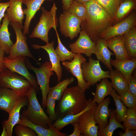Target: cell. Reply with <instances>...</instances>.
<instances>
[{
	"mask_svg": "<svg viewBox=\"0 0 136 136\" xmlns=\"http://www.w3.org/2000/svg\"><path fill=\"white\" fill-rule=\"evenodd\" d=\"M87 9L85 19L81 25L93 42H95L104 31L112 26L114 18L95 0L84 3Z\"/></svg>",
	"mask_w": 136,
	"mask_h": 136,
	"instance_id": "cell-1",
	"label": "cell"
},
{
	"mask_svg": "<svg viewBox=\"0 0 136 136\" xmlns=\"http://www.w3.org/2000/svg\"><path fill=\"white\" fill-rule=\"evenodd\" d=\"M85 92L78 85L67 88L59 100L55 110L57 118L79 113L85 109L89 100H87Z\"/></svg>",
	"mask_w": 136,
	"mask_h": 136,
	"instance_id": "cell-2",
	"label": "cell"
},
{
	"mask_svg": "<svg viewBox=\"0 0 136 136\" xmlns=\"http://www.w3.org/2000/svg\"><path fill=\"white\" fill-rule=\"evenodd\" d=\"M37 91L32 86L28 89L26 96L28 99L27 109L23 114L32 123L48 128L52 123L41 107L37 97Z\"/></svg>",
	"mask_w": 136,
	"mask_h": 136,
	"instance_id": "cell-3",
	"label": "cell"
},
{
	"mask_svg": "<svg viewBox=\"0 0 136 136\" xmlns=\"http://www.w3.org/2000/svg\"><path fill=\"white\" fill-rule=\"evenodd\" d=\"M41 9L42 13L39 21L29 37L40 39L47 44L49 43V31L51 28L57 26V8L55 4L54 3L50 11L47 10L43 7H41Z\"/></svg>",
	"mask_w": 136,
	"mask_h": 136,
	"instance_id": "cell-4",
	"label": "cell"
},
{
	"mask_svg": "<svg viewBox=\"0 0 136 136\" xmlns=\"http://www.w3.org/2000/svg\"><path fill=\"white\" fill-rule=\"evenodd\" d=\"M32 86L26 79L7 69L0 73V87L11 89L21 96H26Z\"/></svg>",
	"mask_w": 136,
	"mask_h": 136,
	"instance_id": "cell-5",
	"label": "cell"
},
{
	"mask_svg": "<svg viewBox=\"0 0 136 136\" xmlns=\"http://www.w3.org/2000/svg\"><path fill=\"white\" fill-rule=\"evenodd\" d=\"M25 64L27 68L33 71L36 74L38 83L41 90L42 95V107H46L47 97L50 87L49 82L51 76L54 74L51 70V64L50 62H46L37 68L32 65L28 60L26 59Z\"/></svg>",
	"mask_w": 136,
	"mask_h": 136,
	"instance_id": "cell-6",
	"label": "cell"
},
{
	"mask_svg": "<svg viewBox=\"0 0 136 136\" xmlns=\"http://www.w3.org/2000/svg\"><path fill=\"white\" fill-rule=\"evenodd\" d=\"M10 23L14 30L16 41L11 47L8 58L12 59L18 56H25L37 61L29 50L27 42V38L22 31V25L19 23L10 22Z\"/></svg>",
	"mask_w": 136,
	"mask_h": 136,
	"instance_id": "cell-7",
	"label": "cell"
},
{
	"mask_svg": "<svg viewBox=\"0 0 136 136\" xmlns=\"http://www.w3.org/2000/svg\"><path fill=\"white\" fill-rule=\"evenodd\" d=\"M82 73L84 80L90 86L105 78H110V71H104L101 69L99 61L89 57L88 62L81 65Z\"/></svg>",
	"mask_w": 136,
	"mask_h": 136,
	"instance_id": "cell-8",
	"label": "cell"
},
{
	"mask_svg": "<svg viewBox=\"0 0 136 136\" xmlns=\"http://www.w3.org/2000/svg\"><path fill=\"white\" fill-rule=\"evenodd\" d=\"M61 34L71 40L77 37L81 31V20L75 15L64 11L59 18Z\"/></svg>",
	"mask_w": 136,
	"mask_h": 136,
	"instance_id": "cell-9",
	"label": "cell"
},
{
	"mask_svg": "<svg viewBox=\"0 0 136 136\" xmlns=\"http://www.w3.org/2000/svg\"><path fill=\"white\" fill-rule=\"evenodd\" d=\"M26 57L19 56L12 59L5 57L4 63L6 68L22 76L27 80L37 91L40 89L37 82L28 71L25 61Z\"/></svg>",
	"mask_w": 136,
	"mask_h": 136,
	"instance_id": "cell-10",
	"label": "cell"
},
{
	"mask_svg": "<svg viewBox=\"0 0 136 136\" xmlns=\"http://www.w3.org/2000/svg\"><path fill=\"white\" fill-rule=\"evenodd\" d=\"M136 22L135 14L132 13L120 22L108 27L99 38L106 41L117 36L123 35L135 26Z\"/></svg>",
	"mask_w": 136,
	"mask_h": 136,
	"instance_id": "cell-11",
	"label": "cell"
},
{
	"mask_svg": "<svg viewBox=\"0 0 136 136\" xmlns=\"http://www.w3.org/2000/svg\"><path fill=\"white\" fill-rule=\"evenodd\" d=\"M71 51L75 54H84L88 57L96 53L95 42H93L86 32L82 29L79 37L74 43H70Z\"/></svg>",
	"mask_w": 136,
	"mask_h": 136,
	"instance_id": "cell-12",
	"label": "cell"
},
{
	"mask_svg": "<svg viewBox=\"0 0 136 136\" xmlns=\"http://www.w3.org/2000/svg\"><path fill=\"white\" fill-rule=\"evenodd\" d=\"M86 59L81 54H76L73 59L71 61L62 62V64L66 69L76 77L78 85L85 91L90 86L84 80L82 73L81 65L86 62Z\"/></svg>",
	"mask_w": 136,
	"mask_h": 136,
	"instance_id": "cell-13",
	"label": "cell"
},
{
	"mask_svg": "<svg viewBox=\"0 0 136 136\" xmlns=\"http://www.w3.org/2000/svg\"><path fill=\"white\" fill-rule=\"evenodd\" d=\"M96 107L86 111L78 118L77 122L80 127L82 136H97L98 125L94 118Z\"/></svg>",
	"mask_w": 136,
	"mask_h": 136,
	"instance_id": "cell-14",
	"label": "cell"
},
{
	"mask_svg": "<svg viewBox=\"0 0 136 136\" xmlns=\"http://www.w3.org/2000/svg\"><path fill=\"white\" fill-rule=\"evenodd\" d=\"M28 99L27 96H22L19 98L16 104L9 114L7 120L3 123L5 128L8 136L12 135L14 126L18 123L20 120V112L22 108L28 105Z\"/></svg>",
	"mask_w": 136,
	"mask_h": 136,
	"instance_id": "cell-15",
	"label": "cell"
},
{
	"mask_svg": "<svg viewBox=\"0 0 136 136\" xmlns=\"http://www.w3.org/2000/svg\"><path fill=\"white\" fill-rule=\"evenodd\" d=\"M54 42L52 41L44 46L37 44H32L31 46L35 49H43L48 53L51 64V70L56 73L58 82L61 80L62 71L60 64V61L54 49Z\"/></svg>",
	"mask_w": 136,
	"mask_h": 136,
	"instance_id": "cell-16",
	"label": "cell"
},
{
	"mask_svg": "<svg viewBox=\"0 0 136 136\" xmlns=\"http://www.w3.org/2000/svg\"><path fill=\"white\" fill-rule=\"evenodd\" d=\"M18 124L26 126L33 129L38 136H65L66 133L60 132L52 124L48 128L35 124L30 122L23 114L21 115Z\"/></svg>",
	"mask_w": 136,
	"mask_h": 136,
	"instance_id": "cell-17",
	"label": "cell"
},
{
	"mask_svg": "<svg viewBox=\"0 0 136 136\" xmlns=\"http://www.w3.org/2000/svg\"><path fill=\"white\" fill-rule=\"evenodd\" d=\"M46 0H23V4L26 5V8L23 9L24 15L26 16L23 27V34L25 35L29 33V27L32 19L41 5ZM51 1L52 0H47Z\"/></svg>",
	"mask_w": 136,
	"mask_h": 136,
	"instance_id": "cell-18",
	"label": "cell"
},
{
	"mask_svg": "<svg viewBox=\"0 0 136 136\" xmlns=\"http://www.w3.org/2000/svg\"><path fill=\"white\" fill-rule=\"evenodd\" d=\"M22 96L10 89H0V110L9 114Z\"/></svg>",
	"mask_w": 136,
	"mask_h": 136,
	"instance_id": "cell-19",
	"label": "cell"
},
{
	"mask_svg": "<svg viewBox=\"0 0 136 136\" xmlns=\"http://www.w3.org/2000/svg\"><path fill=\"white\" fill-rule=\"evenodd\" d=\"M105 41L108 47L114 52L115 60L130 59L125 47L123 35L117 36Z\"/></svg>",
	"mask_w": 136,
	"mask_h": 136,
	"instance_id": "cell-20",
	"label": "cell"
},
{
	"mask_svg": "<svg viewBox=\"0 0 136 136\" xmlns=\"http://www.w3.org/2000/svg\"><path fill=\"white\" fill-rule=\"evenodd\" d=\"M109 97L105 98L97 105L95 111L94 118L99 125L98 129L106 127L108 124V119L110 115V110L108 107L110 103Z\"/></svg>",
	"mask_w": 136,
	"mask_h": 136,
	"instance_id": "cell-21",
	"label": "cell"
},
{
	"mask_svg": "<svg viewBox=\"0 0 136 136\" xmlns=\"http://www.w3.org/2000/svg\"><path fill=\"white\" fill-rule=\"evenodd\" d=\"M95 55L98 60L101 61L110 71L112 70L110 61L112 55L114 53L108 49L106 41L100 38H98L96 41Z\"/></svg>",
	"mask_w": 136,
	"mask_h": 136,
	"instance_id": "cell-22",
	"label": "cell"
},
{
	"mask_svg": "<svg viewBox=\"0 0 136 136\" xmlns=\"http://www.w3.org/2000/svg\"><path fill=\"white\" fill-rule=\"evenodd\" d=\"M10 5L6 13L10 22L19 23L22 25L24 18L22 8L23 0H9Z\"/></svg>",
	"mask_w": 136,
	"mask_h": 136,
	"instance_id": "cell-23",
	"label": "cell"
},
{
	"mask_svg": "<svg viewBox=\"0 0 136 136\" xmlns=\"http://www.w3.org/2000/svg\"><path fill=\"white\" fill-rule=\"evenodd\" d=\"M110 63L127 81L136 67V59L119 60L111 59Z\"/></svg>",
	"mask_w": 136,
	"mask_h": 136,
	"instance_id": "cell-24",
	"label": "cell"
},
{
	"mask_svg": "<svg viewBox=\"0 0 136 136\" xmlns=\"http://www.w3.org/2000/svg\"><path fill=\"white\" fill-rule=\"evenodd\" d=\"M10 22L6 14L0 27V46L1 49L7 54H9L11 47L13 44L10 39L8 28Z\"/></svg>",
	"mask_w": 136,
	"mask_h": 136,
	"instance_id": "cell-25",
	"label": "cell"
},
{
	"mask_svg": "<svg viewBox=\"0 0 136 136\" xmlns=\"http://www.w3.org/2000/svg\"><path fill=\"white\" fill-rule=\"evenodd\" d=\"M89 103L88 106L82 111L76 114L68 115L58 118L53 124L54 126L60 131L67 125L77 122L78 118L82 113L88 110L97 106L96 103L92 102V99L89 98Z\"/></svg>",
	"mask_w": 136,
	"mask_h": 136,
	"instance_id": "cell-26",
	"label": "cell"
},
{
	"mask_svg": "<svg viewBox=\"0 0 136 136\" xmlns=\"http://www.w3.org/2000/svg\"><path fill=\"white\" fill-rule=\"evenodd\" d=\"M113 89L111 82L109 81L108 78L103 79L100 83L96 85L95 93H92L94 96L92 102L100 103L106 96L110 95Z\"/></svg>",
	"mask_w": 136,
	"mask_h": 136,
	"instance_id": "cell-27",
	"label": "cell"
},
{
	"mask_svg": "<svg viewBox=\"0 0 136 136\" xmlns=\"http://www.w3.org/2000/svg\"><path fill=\"white\" fill-rule=\"evenodd\" d=\"M109 75L113 88L118 94L128 90V81L119 71L112 69Z\"/></svg>",
	"mask_w": 136,
	"mask_h": 136,
	"instance_id": "cell-28",
	"label": "cell"
},
{
	"mask_svg": "<svg viewBox=\"0 0 136 136\" xmlns=\"http://www.w3.org/2000/svg\"><path fill=\"white\" fill-rule=\"evenodd\" d=\"M123 35L125 47L129 59H136V28L135 26Z\"/></svg>",
	"mask_w": 136,
	"mask_h": 136,
	"instance_id": "cell-29",
	"label": "cell"
},
{
	"mask_svg": "<svg viewBox=\"0 0 136 136\" xmlns=\"http://www.w3.org/2000/svg\"><path fill=\"white\" fill-rule=\"evenodd\" d=\"M109 116V122L105 128L98 129L97 135L98 136H112L114 131L118 128H120L125 131L124 126L117 121L115 118L116 114L114 109L110 108Z\"/></svg>",
	"mask_w": 136,
	"mask_h": 136,
	"instance_id": "cell-30",
	"label": "cell"
},
{
	"mask_svg": "<svg viewBox=\"0 0 136 136\" xmlns=\"http://www.w3.org/2000/svg\"><path fill=\"white\" fill-rule=\"evenodd\" d=\"M53 28L55 29L57 35L58 46L55 49V51L60 61L63 62L66 60L71 61L74 57L76 54L69 51L61 43L56 29V26Z\"/></svg>",
	"mask_w": 136,
	"mask_h": 136,
	"instance_id": "cell-31",
	"label": "cell"
},
{
	"mask_svg": "<svg viewBox=\"0 0 136 136\" xmlns=\"http://www.w3.org/2000/svg\"><path fill=\"white\" fill-rule=\"evenodd\" d=\"M75 79L73 77L67 78L58 82L55 86L51 87L49 92L55 100H59L68 86L72 83Z\"/></svg>",
	"mask_w": 136,
	"mask_h": 136,
	"instance_id": "cell-32",
	"label": "cell"
},
{
	"mask_svg": "<svg viewBox=\"0 0 136 136\" xmlns=\"http://www.w3.org/2000/svg\"><path fill=\"white\" fill-rule=\"evenodd\" d=\"M110 95L113 98L116 106V109H114L116 119L117 121L120 123L123 121L127 108L120 100L118 95L114 89H112Z\"/></svg>",
	"mask_w": 136,
	"mask_h": 136,
	"instance_id": "cell-33",
	"label": "cell"
},
{
	"mask_svg": "<svg viewBox=\"0 0 136 136\" xmlns=\"http://www.w3.org/2000/svg\"><path fill=\"white\" fill-rule=\"evenodd\" d=\"M67 11L77 17L82 22L86 18L87 9L84 4L73 0Z\"/></svg>",
	"mask_w": 136,
	"mask_h": 136,
	"instance_id": "cell-34",
	"label": "cell"
},
{
	"mask_svg": "<svg viewBox=\"0 0 136 136\" xmlns=\"http://www.w3.org/2000/svg\"><path fill=\"white\" fill-rule=\"evenodd\" d=\"M133 0H125L120 4L114 19L119 20L133 9L135 6Z\"/></svg>",
	"mask_w": 136,
	"mask_h": 136,
	"instance_id": "cell-35",
	"label": "cell"
},
{
	"mask_svg": "<svg viewBox=\"0 0 136 136\" xmlns=\"http://www.w3.org/2000/svg\"><path fill=\"white\" fill-rule=\"evenodd\" d=\"M113 18L121 0H95Z\"/></svg>",
	"mask_w": 136,
	"mask_h": 136,
	"instance_id": "cell-36",
	"label": "cell"
},
{
	"mask_svg": "<svg viewBox=\"0 0 136 136\" xmlns=\"http://www.w3.org/2000/svg\"><path fill=\"white\" fill-rule=\"evenodd\" d=\"M123 122L125 128L136 130V109L127 108Z\"/></svg>",
	"mask_w": 136,
	"mask_h": 136,
	"instance_id": "cell-37",
	"label": "cell"
},
{
	"mask_svg": "<svg viewBox=\"0 0 136 136\" xmlns=\"http://www.w3.org/2000/svg\"><path fill=\"white\" fill-rule=\"evenodd\" d=\"M120 100L126 107L130 109H136V96L128 91L118 94Z\"/></svg>",
	"mask_w": 136,
	"mask_h": 136,
	"instance_id": "cell-38",
	"label": "cell"
},
{
	"mask_svg": "<svg viewBox=\"0 0 136 136\" xmlns=\"http://www.w3.org/2000/svg\"><path fill=\"white\" fill-rule=\"evenodd\" d=\"M56 101L50 94L48 93L46 102V112L48 115V117L52 122L57 118L55 110Z\"/></svg>",
	"mask_w": 136,
	"mask_h": 136,
	"instance_id": "cell-39",
	"label": "cell"
},
{
	"mask_svg": "<svg viewBox=\"0 0 136 136\" xmlns=\"http://www.w3.org/2000/svg\"><path fill=\"white\" fill-rule=\"evenodd\" d=\"M16 127L15 132L17 136H37L38 135L33 129L28 126L19 125Z\"/></svg>",
	"mask_w": 136,
	"mask_h": 136,
	"instance_id": "cell-40",
	"label": "cell"
},
{
	"mask_svg": "<svg viewBox=\"0 0 136 136\" xmlns=\"http://www.w3.org/2000/svg\"><path fill=\"white\" fill-rule=\"evenodd\" d=\"M128 91L136 96V75L132 74L130 78L128 80Z\"/></svg>",
	"mask_w": 136,
	"mask_h": 136,
	"instance_id": "cell-41",
	"label": "cell"
},
{
	"mask_svg": "<svg viewBox=\"0 0 136 136\" xmlns=\"http://www.w3.org/2000/svg\"><path fill=\"white\" fill-rule=\"evenodd\" d=\"M10 5L9 2L5 3L0 2V27L1 26V21L3 18L5 16V13Z\"/></svg>",
	"mask_w": 136,
	"mask_h": 136,
	"instance_id": "cell-42",
	"label": "cell"
},
{
	"mask_svg": "<svg viewBox=\"0 0 136 136\" xmlns=\"http://www.w3.org/2000/svg\"><path fill=\"white\" fill-rule=\"evenodd\" d=\"M74 128V130L72 133L69 136H82L81 131L79 124L78 122H74L71 124Z\"/></svg>",
	"mask_w": 136,
	"mask_h": 136,
	"instance_id": "cell-43",
	"label": "cell"
},
{
	"mask_svg": "<svg viewBox=\"0 0 136 136\" xmlns=\"http://www.w3.org/2000/svg\"><path fill=\"white\" fill-rule=\"evenodd\" d=\"M125 131L123 132L120 131L118 133L119 135L120 136H135L136 131L135 130L128 129L125 128Z\"/></svg>",
	"mask_w": 136,
	"mask_h": 136,
	"instance_id": "cell-44",
	"label": "cell"
},
{
	"mask_svg": "<svg viewBox=\"0 0 136 136\" xmlns=\"http://www.w3.org/2000/svg\"><path fill=\"white\" fill-rule=\"evenodd\" d=\"M5 53L1 49L0 46V73L7 69L3 63V60Z\"/></svg>",
	"mask_w": 136,
	"mask_h": 136,
	"instance_id": "cell-45",
	"label": "cell"
},
{
	"mask_svg": "<svg viewBox=\"0 0 136 136\" xmlns=\"http://www.w3.org/2000/svg\"><path fill=\"white\" fill-rule=\"evenodd\" d=\"M73 0H62V7L64 11H67Z\"/></svg>",
	"mask_w": 136,
	"mask_h": 136,
	"instance_id": "cell-46",
	"label": "cell"
},
{
	"mask_svg": "<svg viewBox=\"0 0 136 136\" xmlns=\"http://www.w3.org/2000/svg\"><path fill=\"white\" fill-rule=\"evenodd\" d=\"M3 128L2 132L1 134V136H8L6 129L4 126L3 125Z\"/></svg>",
	"mask_w": 136,
	"mask_h": 136,
	"instance_id": "cell-47",
	"label": "cell"
},
{
	"mask_svg": "<svg viewBox=\"0 0 136 136\" xmlns=\"http://www.w3.org/2000/svg\"><path fill=\"white\" fill-rule=\"evenodd\" d=\"M73 0L76 1L78 2L84 4L91 0Z\"/></svg>",
	"mask_w": 136,
	"mask_h": 136,
	"instance_id": "cell-48",
	"label": "cell"
},
{
	"mask_svg": "<svg viewBox=\"0 0 136 136\" xmlns=\"http://www.w3.org/2000/svg\"><path fill=\"white\" fill-rule=\"evenodd\" d=\"M1 0H0V1H1Z\"/></svg>",
	"mask_w": 136,
	"mask_h": 136,
	"instance_id": "cell-49",
	"label": "cell"
}]
</instances>
